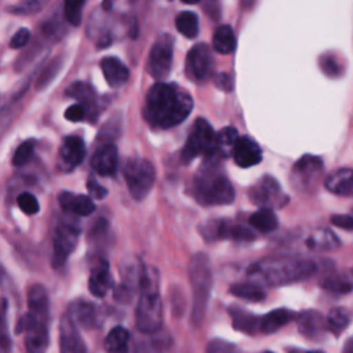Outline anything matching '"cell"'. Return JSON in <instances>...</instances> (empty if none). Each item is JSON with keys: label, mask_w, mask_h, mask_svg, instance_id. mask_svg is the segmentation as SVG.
Returning <instances> with one entry per match:
<instances>
[{"label": "cell", "mask_w": 353, "mask_h": 353, "mask_svg": "<svg viewBox=\"0 0 353 353\" xmlns=\"http://www.w3.org/2000/svg\"><path fill=\"white\" fill-rule=\"evenodd\" d=\"M306 244L313 250H330L338 245V239L330 230L320 229L306 239Z\"/></svg>", "instance_id": "obj_33"}, {"label": "cell", "mask_w": 353, "mask_h": 353, "mask_svg": "<svg viewBox=\"0 0 353 353\" xmlns=\"http://www.w3.org/2000/svg\"><path fill=\"white\" fill-rule=\"evenodd\" d=\"M172 37L167 33L160 34L156 41L153 43L149 57H148V63L146 69L149 74L156 79V80H164L171 70L172 65Z\"/></svg>", "instance_id": "obj_9"}, {"label": "cell", "mask_w": 353, "mask_h": 353, "mask_svg": "<svg viewBox=\"0 0 353 353\" xmlns=\"http://www.w3.org/2000/svg\"><path fill=\"white\" fill-rule=\"evenodd\" d=\"M342 353H353V336H350V338L346 341Z\"/></svg>", "instance_id": "obj_48"}, {"label": "cell", "mask_w": 353, "mask_h": 353, "mask_svg": "<svg viewBox=\"0 0 353 353\" xmlns=\"http://www.w3.org/2000/svg\"><path fill=\"white\" fill-rule=\"evenodd\" d=\"M201 236L208 240H234V241H251L255 239V233L243 225L232 223L226 219H212L200 226Z\"/></svg>", "instance_id": "obj_10"}, {"label": "cell", "mask_w": 353, "mask_h": 353, "mask_svg": "<svg viewBox=\"0 0 353 353\" xmlns=\"http://www.w3.org/2000/svg\"><path fill=\"white\" fill-rule=\"evenodd\" d=\"M294 317V313L288 309H274L265 316L259 317V332L273 334L285 324H288Z\"/></svg>", "instance_id": "obj_23"}, {"label": "cell", "mask_w": 353, "mask_h": 353, "mask_svg": "<svg viewBox=\"0 0 353 353\" xmlns=\"http://www.w3.org/2000/svg\"><path fill=\"white\" fill-rule=\"evenodd\" d=\"M59 204L61 207L68 211L73 212L80 216H88L94 212L95 204L90 196L85 194H74L70 192H62L59 194Z\"/></svg>", "instance_id": "obj_21"}, {"label": "cell", "mask_w": 353, "mask_h": 353, "mask_svg": "<svg viewBox=\"0 0 353 353\" xmlns=\"http://www.w3.org/2000/svg\"><path fill=\"white\" fill-rule=\"evenodd\" d=\"M176 30L188 39H193L199 32V18L193 11H182L175 18Z\"/></svg>", "instance_id": "obj_29"}, {"label": "cell", "mask_w": 353, "mask_h": 353, "mask_svg": "<svg viewBox=\"0 0 353 353\" xmlns=\"http://www.w3.org/2000/svg\"><path fill=\"white\" fill-rule=\"evenodd\" d=\"M85 157V145L79 137H66L59 148L58 164L62 171H72Z\"/></svg>", "instance_id": "obj_16"}, {"label": "cell", "mask_w": 353, "mask_h": 353, "mask_svg": "<svg viewBox=\"0 0 353 353\" xmlns=\"http://www.w3.org/2000/svg\"><path fill=\"white\" fill-rule=\"evenodd\" d=\"M190 94L174 83H156L146 94L143 117L153 128L167 130L181 124L192 112Z\"/></svg>", "instance_id": "obj_1"}, {"label": "cell", "mask_w": 353, "mask_h": 353, "mask_svg": "<svg viewBox=\"0 0 353 353\" xmlns=\"http://www.w3.org/2000/svg\"><path fill=\"white\" fill-rule=\"evenodd\" d=\"M236 47V37L229 25H221L212 34V48L219 54H229Z\"/></svg>", "instance_id": "obj_27"}, {"label": "cell", "mask_w": 353, "mask_h": 353, "mask_svg": "<svg viewBox=\"0 0 353 353\" xmlns=\"http://www.w3.org/2000/svg\"><path fill=\"white\" fill-rule=\"evenodd\" d=\"M350 321L349 313L343 307H332L325 317V327L334 335H341Z\"/></svg>", "instance_id": "obj_31"}, {"label": "cell", "mask_w": 353, "mask_h": 353, "mask_svg": "<svg viewBox=\"0 0 353 353\" xmlns=\"http://www.w3.org/2000/svg\"><path fill=\"white\" fill-rule=\"evenodd\" d=\"M17 203H18V207L28 215H33V214H37L39 212V201L37 199L29 193V192H22L18 199H17Z\"/></svg>", "instance_id": "obj_37"}, {"label": "cell", "mask_w": 353, "mask_h": 353, "mask_svg": "<svg viewBox=\"0 0 353 353\" xmlns=\"http://www.w3.org/2000/svg\"><path fill=\"white\" fill-rule=\"evenodd\" d=\"M248 197L251 203L259 208L273 210L276 207H283L287 201V196L283 193L279 182L270 176L265 175L248 190Z\"/></svg>", "instance_id": "obj_11"}, {"label": "cell", "mask_w": 353, "mask_h": 353, "mask_svg": "<svg viewBox=\"0 0 353 353\" xmlns=\"http://www.w3.org/2000/svg\"><path fill=\"white\" fill-rule=\"evenodd\" d=\"M29 312L22 317L26 353H46L48 346V296L44 287L36 284L28 292Z\"/></svg>", "instance_id": "obj_4"}, {"label": "cell", "mask_w": 353, "mask_h": 353, "mask_svg": "<svg viewBox=\"0 0 353 353\" xmlns=\"http://www.w3.org/2000/svg\"><path fill=\"white\" fill-rule=\"evenodd\" d=\"M290 353H323V352H319V350H299V349H294V350H291Z\"/></svg>", "instance_id": "obj_49"}, {"label": "cell", "mask_w": 353, "mask_h": 353, "mask_svg": "<svg viewBox=\"0 0 353 353\" xmlns=\"http://www.w3.org/2000/svg\"><path fill=\"white\" fill-rule=\"evenodd\" d=\"M69 316L73 319L74 323H80L84 327H91L95 319V310L91 303L87 302H74L70 307Z\"/></svg>", "instance_id": "obj_32"}, {"label": "cell", "mask_w": 353, "mask_h": 353, "mask_svg": "<svg viewBox=\"0 0 353 353\" xmlns=\"http://www.w3.org/2000/svg\"><path fill=\"white\" fill-rule=\"evenodd\" d=\"M92 168L99 175H113L117 168V149L113 143H105L95 150L91 159Z\"/></svg>", "instance_id": "obj_20"}, {"label": "cell", "mask_w": 353, "mask_h": 353, "mask_svg": "<svg viewBox=\"0 0 353 353\" xmlns=\"http://www.w3.org/2000/svg\"><path fill=\"white\" fill-rule=\"evenodd\" d=\"M214 68V58L211 48L204 44L199 43L192 47L186 57V66L185 72L190 81L194 83H204L210 79Z\"/></svg>", "instance_id": "obj_12"}, {"label": "cell", "mask_w": 353, "mask_h": 353, "mask_svg": "<svg viewBox=\"0 0 353 353\" xmlns=\"http://www.w3.org/2000/svg\"><path fill=\"white\" fill-rule=\"evenodd\" d=\"M130 332L123 327H114L105 338V350L108 353H128Z\"/></svg>", "instance_id": "obj_26"}, {"label": "cell", "mask_w": 353, "mask_h": 353, "mask_svg": "<svg viewBox=\"0 0 353 353\" xmlns=\"http://www.w3.org/2000/svg\"><path fill=\"white\" fill-rule=\"evenodd\" d=\"M30 37V32L28 29H19L11 39L10 41V47L11 48H22L23 46H26V43L29 41Z\"/></svg>", "instance_id": "obj_42"}, {"label": "cell", "mask_w": 353, "mask_h": 353, "mask_svg": "<svg viewBox=\"0 0 353 353\" xmlns=\"http://www.w3.org/2000/svg\"><path fill=\"white\" fill-rule=\"evenodd\" d=\"M85 113L87 109L81 103H74L65 110V119H68L69 121H80L85 117Z\"/></svg>", "instance_id": "obj_41"}, {"label": "cell", "mask_w": 353, "mask_h": 353, "mask_svg": "<svg viewBox=\"0 0 353 353\" xmlns=\"http://www.w3.org/2000/svg\"><path fill=\"white\" fill-rule=\"evenodd\" d=\"M325 188L336 196H353V168H339L325 176Z\"/></svg>", "instance_id": "obj_19"}, {"label": "cell", "mask_w": 353, "mask_h": 353, "mask_svg": "<svg viewBox=\"0 0 353 353\" xmlns=\"http://www.w3.org/2000/svg\"><path fill=\"white\" fill-rule=\"evenodd\" d=\"M41 7L40 1H25V3H19L14 7H11L10 12H15V14H29V12H34L37 8Z\"/></svg>", "instance_id": "obj_43"}, {"label": "cell", "mask_w": 353, "mask_h": 353, "mask_svg": "<svg viewBox=\"0 0 353 353\" xmlns=\"http://www.w3.org/2000/svg\"><path fill=\"white\" fill-rule=\"evenodd\" d=\"M232 154L234 163L243 168L252 167L262 160V150L259 145L248 137H241L237 139L232 149Z\"/></svg>", "instance_id": "obj_17"}, {"label": "cell", "mask_w": 353, "mask_h": 353, "mask_svg": "<svg viewBox=\"0 0 353 353\" xmlns=\"http://www.w3.org/2000/svg\"><path fill=\"white\" fill-rule=\"evenodd\" d=\"M88 288L95 296H105L112 288V274L105 259H98L91 268Z\"/></svg>", "instance_id": "obj_18"}, {"label": "cell", "mask_w": 353, "mask_h": 353, "mask_svg": "<svg viewBox=\"0 0 353 353\" xmlns=\"http://www.w3.org/2000/svg\"><path fill=\"white\" fill-rule=\"evenodd\" d=\"M321 287L332 291V292H338V294H345L349 292L353 288V283L343 274H331L327 276L321 280Z\"/></svg>", "instance_id": "obj_34"}, {"label": "cell", "mask_w": 353, "mask_h": 353, "mask_svg": "<svg viewBox=\"0 0 353 353\" xmlns=\"http://www.w3.org/2000/svg\"><path fill=\"white\" fill-rule=\"evenodd\" d=\"M323 172V161L312 154L302 156L292 167L291 182L298 189H312Z\"/></svg>", "instance_id": "obj_13"}, {"label": "cell", "mask_w": 353, "mask_h": 353, "mask_svg": "<svg viewBox=\"0 0 353 353\" xmlns=\"http://www.w3.org/2000/svg\"><path fill=\"white\" fill-rule=\"evenodd\" d=\"M123 174L131 196L138 201L148 196L156 179L153 164L141 157L128 159L123 167Z\"/></svg>", "instance_id": "obj_7"}, {"label": "cell", "mask_w": 353, "mask_h": 353, "mask_svg": "<svg viewBox=\"0 0 353 353\" xmlns=\"http://www.w3.org/2000/svg\"><path fill=\"white\" fill-rule=\"evenodd\" d=\"M214 83L216 84V87H219L223 91H230L233 88V80L229 74L226 73H218L214 77Z\"/></svg>", "instance_id": "obj_46"}, {"label": "cell", "mask_w": 353, "mask_h": 353, "mask_svg": "<svg viewBox=\"0 0 353 353\" xmlns=\"http://www.w3.org/2000/svg\"><path fill=\"white\" fill-rule=\"evenodd\" d=\"M319 63H320V68L321 70L331 76V77H336L339 74H342L343 72V68L339 62V59L335 57V55H331V54H323L319 59Z\"/></svg>", "instance_id": "obj_35"}, {"label": "cell", "mask_w": 353, "mask_h": 353, "mask_svg": "<svg viewBox=\"0 0 353 353\" xmlns=\"http://www.w3.org/2000/svg\"><path fill=\"white\" fill-rule=\"evenodd\" d=\"M215 153V132L210 123L204 119H197L190 130L186 143L182 149V161L190 163L200 154L211 157Z\"/></svg>", "instance_id": "obj_8"}, {"label": "cell", "mask_w": 353, "mask_h": 353, "mask_svg": "<svg viewBox=\"0 0 353 353\" xmlns=\"http://www.w3.org/2000/svg\"><path fill=\"white\" fill-rule=\"evenodd\" d=\"M233 327L245 334H256L259 332V317L254 316L250 312L243 310L241 307H230L229 309Z\"/></svg>", "instance_id": "obj_25"}, {"label": "cell", "mask_w": 353, "mask_h": 353, "mask_svg": "<svg viewBox=\"0 0 353 353\" xmlns=\"http://www.w3.org/2000/svg\"><path fill=\"white\" fill-rule=\"evenodd\" d=\"M87 189L90 192V197H94V199H103L106 194H108V190L101 186L95 179H88L87 182Z\"/></svg>", "instance_id": "obj_45"}, {"label": "cell", "mask_w": 353, "mask_h": 353, "mask_svg": "<svg viewBox=\"0 0 353 353\" xmlns=\"http://www.w3.org/2000/svg\"><path fill=\"white\" fill-rule=\"evenodd\" d=\"M193 194L203 205L233 203L234 190L219 164V159L205 157V161L193 176Z\"/></svg>", "instance_id": "obj_3"}, {"label": "cell", "mask_w": 353, "mask_h": 353, "mask_svg": "<svg viewBox=\"0 0 353 353\" xmlns=\"http://www.w3.org/2000/svg\"><path fill=\"white\" fill-rule=\"evenodd\" d=\"M83 6H84V1H65V4H63L65 18L73 26H77L81 21V8H83Z\"/></svg>", "instance_id": "obj_38"}, {"label": "cell", "mask_w": 353, "mask_h": 353, "mask_svg": "<svg viewBox=\"0 0 353 353\" xmlns=\"http://www.w3.org/2000/svg\"><path fill=\"white\" fill-rule=\"evenodd\" d=\"M189 279L193 292L192 323L199 327L205 316L210 291L212 285V276L208 258L204 254H196L189 265Z\"/></svg>", "instance_id": "obj_6"}, {"label": "cell", "mask_w": 353, "mask_h": 353, "mask_svg": "<svg viewBox=\"0 0 353 353\" xmlns=\"http://www.w3.org/2000/svg\"><path fill=\"white\" fill-rule=\"evenodd\" d=\"M298 328L303 335L309 338H314L320 335L323 330L327 328L325 319L319 312H314V310L302 312L298 316Z\"/></svg>", "instance_id": "obj_24"}, {"label": "cell", "mask_w": 353, "mask_h": 353, "mask_svg": "<svg viewBox=\"0 0 353 353\" xmlns=\"http://www.w3.org/2000/svg\"><path fill=\"white\" fill-rule=\"evenodd\" d=\"M101 69L108 84L112 87H120L125 84L130 77V70L127 66L114 57L103 58L101 61Z\"/></svg>", "instance_id": "obj_22"}, {"label": "cell", "mask_w": 353, "mask_h": 353, "mask_svg": "<svg viewBox=\"0 0 353 353\" xmlns=\"http://www.w3.org/2000/svg\"><path fill=\"white\" fill-rule=\"evenodd\" d=\"M248 222L255 230H258L261 233L273 232L279 225L276 214L273 212V210H269V208L256 210L255 212H252L250 215Z\"/></svg>", "instance_id": "obj_28"}, {"label": "cell", "mask_w": 353, "mask_h": 353, "mask_svg": "<svg viewBox=\"0 0 353 353\" xmlns=\"http://www.w3.org/2000/svg\"><path fill=\"white\" fill-rule=\"evenodd\" d=\"M207 353H240L237 346L222 341V339H212L207 345Z\"/></svg>", "instance_id": "obj_40"}, {"label": "cell", "mask_w": 353, "mask_h": 353, "mask_svg": "<svg viewBox=\"0 0 353 353\" xmlns=\"http://www.w3.org/2000/svg\"><path fill=\"white\" fill-rule=\"evenodd\" d=\"M316 272V263L306 258L291 255L268 256L247 269L251 283L262 287H279L310 277Z\"/></svg>", "instance_id": "obj_2"}, {"label": "cell", "mask_w": 353, "mask_h": 353, "mask_svg": "<svg viewBox=\"0 0 353 353\" xmlns=\"http://www.w3.org/2000/svg\"><path fill=\"white\" fill-rule=\"evenodd\" d=\"M331 223L345 230H353V216L350 215H331Z\"/></svg>", "instance_id": "obj_44"}, {"label": "cell", "mask_w": 353, "mask_h": 353, "mask_svg": "<svg viewBox=\"0 0 353 353\" xmlns=\"http://www.w3.org/2000/svg\"><path fill=\"white\" fill-rule=\"evenodd\" d=\"M69 95H73V97H76V98H79V99H81V105L85 108V105H91L92 103V99H94V97H92V90L90 88V87H87L85 84H83V83H76V84H73L72 87H70V90H69Z\"/></svg>", "instance_id": "obj_39"}, {"label": "cell", "mask_w": 353, "mask_h": 353, "mask_svg": "<svg viewBox=\"0 0 353 353\" xmlns=\"http://www.w3.org/2000/svg\"><path fill=\"white\" fill-rule=\"evenodd\" d=\"M135 324L137 328L143 334L157 332L163 324V306L159 292V272L153 266H145L141 273Z\"/></svg>", "instance_id": "obj_5"}, {"label": "cell", "mask_w": 353, "mask_h": 353, "mask_svg": "<svg viewBox=\"0 0 353 353\" xmlns=\"http://www.w3.org/2000/svg\"><path fill=\"white\" fill-rule=\"evenodd\" d=\"M10 121H11V112H10V109H4L3 112H0V135L7 128Z\"/></svg>", "instance_id": "obj_47"}, {"label": "cell", "mask_w": 353, "mask_h": 353, "mask_svg": "<svg viewBox=\"0 0 353 353\" xmlns=\"http://www.w3.org/2000/svg\"><path fill=\"white\" fill-rule=\"evenodd\" d=\"M79 240V229L74 226L59 223L55 229L54 236V251H52V266L61 268L72 251L74 250Z\"/></svg>", "instance_id": "obj_14"}, {"label": "cell", "mask_w": 353, "mask_h": 353, "mask_svg": "<svg viewBox=\"0 0 353 353\" xmlns=\"http://www.w3.org/2000/svg\"><path fill=\"white\" fill-rule=\"evenodd\" d=\"M230 292L241 299L251 301V302H259L263 301L266 294L262 287L248 281V283H237L230 287Z\"/></svg>", "instance_id": "obj_30"}, {"label": "cell", "mask_w": 353, "mask_h": 353, "mask_svg": "<svg viewBox=\"0 0 353 353\" xmlns=\"http://www.w3.org/2000/svg\"><path fill=\"white\" fill-rule=\"evenodd\" d=\"M33 152H34V142L33 141H25L22 142L14 156H12V164L15 167H21V165H25L26 163L30 161L32 156H33Z\"/></svg>", "instance_id": "obj_36"}, {"label": "cell", "mask_w": 353, "mask_h": 353, "mask_svg": "<svg viewBox=\"0 0 353 353\" xmlns=\"http://www.w3.org/2000/svg\"><path fill=\"white\" fill-rule=\"evenodd\" d=\"M265 353H273V352H265Z\"/></svg>", "instance_id": "obj_50"}, {"label": "cell", "mask_w": 353, "mask_h": 353, "mask_svg": "<svg viewBox=\"0 0 353 353\" xmlns=\"http://www.w3.org/2000/svg\"><path fill=\"white\" fill-rule=\"evenodd\" d=\"M59 350L61 353H87L85 343L79 334L77 325L69 313L63 314L59 324Z\"/></svg>", "instance_id": "obj_15"}]
</instances>
